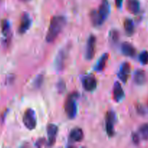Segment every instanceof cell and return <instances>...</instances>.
I'll use <instances>...</instances> for the list:
<instances>
[{
	"label": "cell",
	"mask_w": 148,
	"mask_h": 148,
	"mask_svg": "<svg viewBox=\"0 0 148 148\" xmlns=\"http://www.w3.org/2000/svg\"><path fill=\"white\" fill-rule=\"evenodd\" d=\"M82 84L86 90L88 92H91L97 88V81L94 75L89 74L84 77L82 79Z\"/></svg>",
	"instance_id": "cell-9"
},
{
	"label": "cell",
	"mask_w": 148,
	"mask_h": 148,
	"mask_svg": "<svg viewBox=\"0 0 148 148\" xmlns=\"http://www.w3.org/2000/svg\"><path fill=\"white\" fill-rule=\"evenodd\" d=\"M66 25V19L61 15L55 16L52 18L46 35V40L48 43H52L59 36Z\"/></svg>",
	"instance_id": "cell-1"
},
{
	"label": "cell",
	"mask_w": 148,
	"mask_h": 148,
	"mask_svg": "<svg viewBox=\"0 0 148 148\" xmlns=\"http://www.w3.org/2000/svg\"><path fill=\"white\" fill-rule=\"evenodd\" d=\"M1 31L6 38H8L10 34V23L7 20H4L1 23Z\"/></svg>",
	"instance_id": "cell-19"
},
{
	"label": "cell",
	"mask_w": 148,
	"mask_h": 148,
	"mask_svg": "<svg viewBox=\"0 0 148 148\" xmlns=\"http://www.w3.org/2000/svg\"><path fill=\"white\" fill-rule=\"evenodd\" d=\"M68 56V49H62L57 54L55 60V69L57 72H62L65 67Z\"/></svg>",
	"instance_id": "cell-5"
},
{
	"label": "cell",
	"mask_w": 148,
	"mask_h": 148,
	"mask_svg": "<svg viewBox=\"0 0 148 148\" xmlns=\"http://www.w3.org/2000/svg\"><path fill=\"white\" fill-rule=\"evenodd\" d=\"M21 1H29V0H21Z\"/></svg>",
	"instance_id": "cell-26"
},
{
	"label": "cell",
	"mask_w": 148,
	"mask_h": 148,
	"mask_svg": "<svg viewBox=\"0 0 148 148\" xmlns=\"http://www.w3.org/2000/svg\"><path fill=\"white\" fill-rule=\"evenodd\" d=\"M109 59V54L107 53H104L102 55L101 57L98 60L97 63L94 66V70L96 72H102L104 70L106 64H107V60Z\"/></svg>",
	"instance_id": "cell-15"
},
{
	"label": "cell",
	"mask_w": 148,
	"mask_h": 148,
	"mask_svg": "<svg viewBox=\"0 0 148 148\" xmlns=\"http://www.w3.org/2000/svg\"><path fill=\"white\" fill-rule=\"evenodd\" d=\"M57 86H58V90H59V91H60V92H63L64 90H65V85L62 81H61L60 82L58 83Z\"/></svg>",
	"instance_id": "cell-23"
},
{
	"label": "cell",
	"mask_w": 148,
	"mask_h": 148,
	"mask_svg": "<svg viewBox=\"0 0 148 148\" xmlns=\"http://www.w3.org/2000/svg\"><path fill=\"white\" fill-rule=\"evenodd\" d=\"M48 137V145L52 146L55 145L56 142L57 135L58 133V127L57 126L54 124H49L46 128Z\"/></svg>",
	"instance_id": "cell-11"
},
{
	"label": "cell",
	"mask_w": 148,
	"mask_h": 148,
	"mask_svg": "<svg viewBox=\"0 0 148 148\" xmlns=\"http://www.w3.org/2000/svg\"><path fill=\"white\" fill-rule=\"evenodd\" d=\"M116 121L115 113L113 111H108L105 116V128L106 132L110 137L115 134V124Z\"/></svg>",
	"instance_id": "cell-6"
},
{
	"label": "cell",
	"mask_w": 148,
	"mask_h": 148,
	"mask_svg": "<svg viewBox=\"0 0 148 148\" xmlns=\"http://www.w3.org/2000/svg\"><path fill=\"white\" fill-rule=\"evenodd\" d=\"M23 122L28 130H33L36 128V113L32 108L26 110L23 116Z\"/></svg>",
	"instance_id": "cell-4"
},
{
	"label": "cell",
	"mask_w": 148,
	"mask_h": 148,
	"mask_svg": "<svg viewBox=\"0 0 148 148\" xmlns=\"http://www.w3.org/2000/svg\"><path fill=\"white\" fill-rule=\"evenodd\" d=\"M110 9L108 0H102L98 10H93L91 12V20L94 25L100 26L104 23L110 14Z\"/></svg>",
	"instance_id": "cell-2"
},
{
	"label": "cell",
	"mask_w": 148,
	"mask_h": 148,
	"mask_svg": "<svg viewBox=\"0 0 148 148\" xmlns=\"http://www.w3.org/2000/svg\"><path fill=\"white\" fill-rule=\"evenodd\" d=\"M84 137V134L83 130L78 127L73 129L69 134L70 141L73 142V143H79V142L82 141Z\"/></svg>",
	"instance_id": "cell-13"
},
{
	"label": "cell",
	"mask_w": 148,
	"mask_h": 148,
	"mask_svg": "<svg viewBox=\"0 0 148 148\" xmlns=\"http://www.w3.org/2000/svg\"><path fill=\"white\" fill-rule=\"evenodd\" d=\"M124 30L126 32V34L128 36H132L134 33V24H133V22L131 19H126L124 21Z\"/></svg>",
	"instance_id": "cell-18"
},
{
	"label": "cell",
	"mask_w": 148,
	"mask_h": 148,
	"mask_svg": "<svg viewBox=\"0 0 148 148\" xmlns=\"http://www.w3.org/2000/svg\"><path fill=\"white\" fill-rule=\"evenodd\" d=\"M132 138H133V143H136V144H138V143H139V136H138L137 134H133V137H132Z\"/></svg>",
	"instance_id": "cell-25"
},
{
	"label": "cell",
	"mask_w": 148,
	"mask_h": 148,
	"mask_svg": "<svg viewBox=\"0 0 148 148\" xmlns=\"http://www.w3.org/2000/svg\"><path fill=\"white\" fill-rule=\"evenodd\" d=\"M133 81L138 85H142L146 82V74L145 71L142 69H138L134 72Z\"/></svg>",
	"instance_id": "cell-17"
},
{
	"label": "cell",
	"mask_w": 148,
	"mask_h": 148,
	"mask_svg": "<svg viewBox=\"0 0 148 148\" xmlns=\"http://www.w3.org/2000/svg\"><path fill=\"white\" fill-rule=\"evenodd\" d=\"M118 32L115 30H113L110 32V39L113 43H116L118 40Z\"/></svg>",
	"instance_id": "cell-22"
},
{
	"label": "cell",
	"mask_w": 148,
	"mask_h": 148,
	"mask_svg": "<svg viewBox=\"0 0 148 148\" xmlns=\"http://www.w3.org/2000/svg\"><path fill=\"white\" fill-rule=\"evenodd\" d=\"M78 98V94L77 92H73L70 94L65 101V111L67 116L70 119H73L77 114V99Z\"/></svg>",
	"instance_id": "cell-3"
},
{
	"label": "cell",
	"mask_w": 148,
	"mask_h": 148,
	"mask_svg": "<svg viewBox=\"0 0 148 148\" xmlns=\"http://www.w3.org/2000/svg\"><path fill=\"white\" fill-rule=\"evenodd\" d=\"M139 60L140 63L143 65L148 64V51H143L139 56Z\"/></svg>",
	"instance_id": "cell-21"
},
{
	"label": "cell",
	"mask_w": 148,
	"mask_h": 148,
	"mask_svg": "<svg viewBox=\"0 0 148 148\" xmlns=\"http://www.w3.org/2000/svg\"><path fill=\"white\" fill-rule=\"evenodd\" d=\"M131 73V66L127 62H124L120 66L118 72V76L123 83H126L130 76Z\"/></svg>",
	"instance_id": "cell-10"
},
{
	"label": "cell",
	"mask_w": 148,
	"mask_h": 148,
	"mask_svg": "<svg viewBox=\"0 0 148 148\" xmlns=\"http://www.w3.org/2000/svg\"><path fill=\"white\" fill-rule=\"evenodd\" d=\"M139 134L142 138L145 140H148V124H144L139 127Z\"/></svg>",
	"instance_id": "cell-20"
},
{
	"label": "cell",
	"mask_w": 148,
	"mask_h": 148,
	"mask_svg": "<svg viewBox=\"0 0 148 148\" xmlns=\"http://www.w3.org/2000/svg\"><path fill=\"white\" fill-rule=\"evenodd\" d=\"M121 52L124 56L128 57H133L136 53L134 46L129 42H123L122 43Z\"/></svg>",
	"instance_id": "cell-14"
},
{
	"label": "cell",
	"mask_w": 148,
	"mask_h": 148,
	"mask_svg": "<svg viewBox=\"0 0 148 148\" xmlns=\"http://www.w3.org/2000/svg\"><path fill=\"white\" fill-rule=\"evenodd\" d=\"M96 43L97 38L94 35H91L87 40L86 50V59L87 60H91L94 57L96 52Z\"/></svg>",
	"instance_id": "cell-7"
},
{
	"label": "cell",
	"mask_w": 148,
	"mask_h": 148,
	"mask_svg": "<svg viewBox=\"0 0 148 148\" xmlns=\"http://www.w3.org/2000/svg\"><path fill=\"white\" fill-rule=\"evenodd\" d=\"M115 5L117 8H121L123 0H115Z\"/></svg>",
	"instance_id": "cell-24"
},
{
	"label": "cell",
	"mask_w": 148,
	"mask_h": 148,
	"mask_svg": "<svg viewBox=\"0 0 148 148\" xmlns=\"http://www.w3.org/2000/svg\"><path fill=\"white\" fill-rule=\"evenodd\" d=\"M113 96L114 101H115L117 103L120 102L124 98V91H123L121 85L118 82H115L114 86H113Z\"/></svg>",
	"instance_id": "cell-12"
},
{
	"label": "cell",
	"mask_w": 148,
	"mask_h": 148,
	"mask_svg": "<svg viewBox=\"0 0 148 148\" xmlns=\"http://www.w3.org/2000/svg\"><path fill=\"white\" fill-rule=\"evenodd\" d=\"M32 25V19L28 13L24 12L21 16L20 25L18 27V32L20 34H24L30 29Z\"/></svg>",
	"instance_id": "cell-8"
},
{
	"label": "cell",
	"mask_w": 148,
	"mask_h": 148,
	"mask_svg": "<svg viewBox=\"0 0 148 148\" xmlns=\"http://www.w3.org/2000/svg\"><path fill=\"white\" fill-rule=\"evenodd\" d=\"M126 8L130 13L137 14L140 10V4L138 0H128L126 3Z\"/></svg>",
	"instance_id": "cell-16"
}]
</instances>
